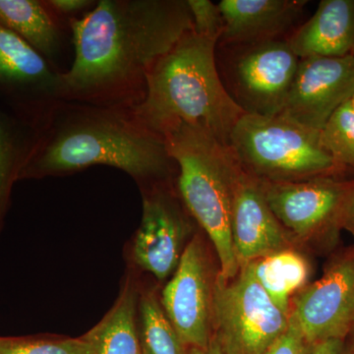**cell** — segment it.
<instances>
[{
    "label": "cell",
    "instance_id": "6da1fadb",
    "mask_svg": "<svg viewBox=\"0 0 354 354\" xmlns=\"http://www.w3.org/2000/svg\"><path fill=\"white\" fill-rule=\"evenodd\" d=\"M69 28L74 58L59 100L134 108L153 65L194 26L187 0H100Z\"/></svg>",
    "mask_w": 354,
    "mask_h": 354
},
{
    "label": "cell",
    "instance_id": "7a4b0ae2",
    "mask_svg": "<svg viewBox=\"0 0 354 354\" xmlns=\"http://www.w3.org/2000/svg\"><path fill=\"white\" fill-rule=\"evenodd\" d=\"M106 165L127 172L142 191L171 185L178 167L165 139L139 120L133 108L58 100L39 122L20 178H43Z\"/></svg>",
    "mask_w": 354,
    "mask_h": 354
},
{
    "label": "cell",
    "instance_id": "3957f363",
    "mask_svg": "<svg viewBox=\"0 0 354 354\" xmlns=\"http://www.w3.org/2000/svg\"><path fill=\"white\" fill-rule=\"evenodd\" d=\"M216 44L193 29L153 65L143 100L133 108L148 129L164 138L181 125H190L228 146L232 129L245 111L221 82Z\"/></svg>",
    "mask_w": 354,
    "mask_h": 354
},
{
    "label": "cell",
    "instance_id": "277c9868",
    "mask_svg": "<svg viewBox=\"0 0 354 354\" xmlns=\"http://www.w3.org/2000/svg\"><path fill=\"white\" fill-rule=\"evenodd\" d=\"M178 167L177 191L184 206L214 244L223 279L239 272L232 234L234 181L241 169L230 146L203 128L181 125L164 137Z\"/></svg>",
    "mask_w": 354,
    "mask_h": 354
},
{
    "label": "cell",
    "instance_id": "5b68a950",
    "mask_svg": "<svg viewBox=\"0 0 354 354\" xmlns=\"http://www.w3.org/2000/svg\"><path fill=\"white\" fill-rule=\"evenodd\" d=\"M320 133L281 115L245 113L230 137L242 169L260 181L293 183L344 172L321 144Z\"/></svg>",
    "mask_w": 354,
    "mask_h": 354
},
{
    "label": "cell",
    "instance_id": "8992f818",
    "mask_svg": "<svg viewBox=\"0 0 354 354\" xmlns=\"http://www.w3.org/2000/svg\"><path fill=\"white\" fill-rule=\"evenodd\" d=\"M290 324L260 285L253 262L234 278L216 274L213 288V337L223 354H265Z\"/></svg>",
    "mask_w": 354,
    "mask_h": 354
},
{
    "label": "cell",
    "instance_id": "52a82bcc",
    "mask_svg": "<svg viewBox=\"0 0 354 354\" xmlns=\"http://www.w3.org/2000/svg\"><path fill=\"white\" fill-rule=\"evenodd\" d=\"M232 60V95L245 113L279 115L297 72L299 58L286 39L236 46Z\"/></svg>",
    "mask_w": 354,
    "mask_h": 354
},
{
    "label": "cell",
    "instance_id": "ba28073f",
    "mask_svg": "<svg viewBox=\"0 0 354 354\" xmlns=\"http://www.w3.org/2000/svg\"><path fill=\"white\" fill-rule=\"evenodd\" d=\"M213 288L206 251L195 235L160 297L165 314L188 348H206L213 339Z\"/></svg>",
    "mask_w": 354,
    "mask_h": 354
},
{
    "label": "cell",
    "instance_id": "9c48e42d",
    "mask_svg": "<svg viewBox=\"0 0 354 354\" xmlns=\"http://www.w3.org/2000/svg\"><path fill=\"white\" fill-rule=\"evenodd\" d=\"M270 209L290 234L305 239L339 230V216L353 180L322 176L293 183L260 181Z\"/></svg>",
    "mask_w": 354,
    "mask_h": 354
},
{
    "label": "cell",
    "instance_id": "30bf717a",
    "mask_svg": "<svg viewBox=\"0 0 354 354\" xmlns=\"http://www.w3.org/2000/svg\"><path fill=\"white\" fill-rule=\"evenodd\" d=\"M142 194L143 213L133 241L132 258L144 271L164 281L176 271L187 245L192 216L171 185L156 186Z\"/></svg>",
    "mask_w": 354,
    "mask_h": 354
},
{
    "label": "cell",
    "instance_id": "8fae6325",
    "mask_svg": "<svg viewBox=\"0 0 354 354\" xmlns=\"http://www.w3.org/2000/svg\"><path fill=\"white\" fill-rule=\"evenodd\" d=\"M290 316L314 346L346 341L354 330V250L333 261L322 278L301 290Z\"/></svg>",
    "mask_w": 354,
    "mask_h": 354
},
{
    "label": "cell",
    "instance_id": "7c38bea8",
    "mask_svg": "<svg viewBox=\"0 0 354 354\" xmlns=\"http://www.w3.org/2000/svg\"><path fill=\"white\" fill-rule=\"evenodd\" d=\"M353 97V55L300 58L279 115L321 132L333 114Z\"/></svg>",
    "mask_w": 354,
    "mask_h": 354
},
{
    "label": "cell",
    "instance_id": "4fadbf2b",
    "mask_svg": "<svg viewBox=\"0 0 354 354\" xmlns=\"http://www.w3.org/2000/svg\"><path fill=\"white\" fill-rule=\"evenodd\" d=\"M232 234L239 267L290 248V232L270 209L259 180L241 165L234 181Z\"/></svg>",
    "mask_w": 354,
    "mask_h": 354
},
{
    "label": "cell",
    "instance_id": "5bb4252c",
    "mask_svg": "<svg viewBox=\"0 0 354 354\" xmlns=\"http://www.w3.org/2000/svg\"><path fill=\"white\" fill-rule=\"evenodd\" d=\"M307 3V0H221L218 6L225 27L218 44L241 46L283 39L281 37L299 22Z\"/></svg>",
    "mask_w": 354,
    "mask_h": 354
},
{
    "label": "cell",
    "instance_id": "9a60e30c",
    "mask_svg": "<svg viewBox=\"0 0 354 354\" xmlns=\"http://www.w3.org/2000/svg\"><path fill=\"white\" fill-rule=\"evenodd\" d=\"M298 58L344 57L354 50V0H322L286 39Z\"/></svg>",
    "mask_w": 354,
    "mask_h": 354
},
{
    "label": "cell",
    "instance_id": "2e32d148",
    "mask_svg": "<svg viewBox=\"0 0 354 354\" xmlns=\"http://www.w3.org/2000/svg\"><path fill=\"white\" fill-rule=\"evenodd\" d=\"M59 75L27 41L0 25V83L27 88L50 106L59 100Z\"/></svg>",
    "mask_w": 354,
    "mask_h": 354
},
{
    "label": "cell",
    "instance_id": "e0dca14e",
    "mask_svg": "<svg viewBox=\"0 0 354 354\" xmlns=\"http://www.w3.org/2000/svg\"><path fill=\"white\" fill-rule=\"evenodd\" d=\"M0 25L21 37L53 65L62 48L64 26L46 1L0 0Z\"/></svg>",
    "mask_w": 354,
    "mask_h": 354
},
{
    "label": "cell",
    "instance_id": "ac0fdd59",
    "mask_svg": "<svg viewBox=\"0 0 354 354\" xmlns=\"http://www.w3.org/2000/svg\"><path fill=\"white\" fill-rule=\"evenodd\" d=\"M138 301L134 281L127 279L113 308L88 332L94 354H141Z\"/></svg>",
    "mask_w": 354,
    "mask_h": 354
},
{
    "label": "cell",
    "instance_id": "d6986e66",
    "mask_svg": "<svg viewBox=\"0 0 354 354\" xmlns=\"http://www.w3.org/2000/svg\"><path fill=\"white\" fill-rule=\"evenodd\" d=\"M260 285L274 304L290 315L291 297L304 290L308 281L310 266L306 258L290 248L253 261Z\"/></svg>",
    "mask_w": 354,
    "mask_h": 354
},
{
    "label": "cell",
    "instance_id": "ffe728a7",
    "mask_svg": "<svg viewBox=\"0 0 354 354\" xmlns=\"http://www.w3.org/2000/svg\"><path fill=\"white\" fill-rule=\"evenodd\" d=\"M138 333L141 354H189L152 291L139 298Z\"/></svg>",
    "mask_w": 354,
    "mask_h": 354
},
{
    "label": "cell",
    "instance_id": "44dd1931",
    "mask_svg": "<svg viewBox=\"0 0 354 354\" xmlns=\"http://www.w3.org/2000/svg\"><path fill=\"white\" fill-rule=\"evenodd\" d=\"M32 149L20 141L17 128L0 111V230L10 204L13 183L20 178Z\"/></svg>",
    "mask_w": 354,
    "mask_h": 354
},
{
    "label": "cell",
    "instance_id": "7402d4cb",
    "mask_svg": "<svg viewBox=\"0 0 354 354\" xmlns=\"http://www.w3.org/2000/svg\"><path fill=\"white\" fill-rule=\"evenodd\" d=\"M351 101L333 114L320 133L323 148L346 172H354V108Z\"/></svg>",
    "mask_w": 354,
    "mask_h": 354
},
{
    "label": "cell",
    "instance_id": "603a6c76",
    "mask_svg": "<svg viewBox=\"0 0 354 354\" xmlns=\"http://www.w3.org/2000/svg\"><path fill=\"white\" fill-rule=\"evenodd\" d=\"M0 354H94L88 333L79 337H0Z\"/></svg>",
    "mask_w": 354,
    "mask_h": 354
},
{
    "label": "cell",
    "instance_id": "cb8c5ba5",
    "mask_svg": "<svg viewBox=\"0 0 354 354\" xmlns=\"http://www.w3.org/2000/svg\"><path fill=\"white\" fill-rule=\"evenodd\" d=\"M191 15H192L194 31L205 38L220 41L223 35V13L220 6L209 0H187Z\"/></svg>",
    "mask_w": 354,
    "mask_h": 354
},
{
    "label": "cell",
    "instance_id": "d4e9b609",
    "mask_svg": "<svg viewBox=\"0 0 354 354\" xmlns=\"http://www.w3.org/2000/svg\"><path fill=\"white\" fill-rule=\"evenodd\" d=\"M315 346L302 334L295 319L290 315L288 329L265 354H313Z\"/></svg>",
    "mask_w": 354,
    "mask_h": 354
},
{
    "label": "cell",
    "instance_id": "484cf974",
    "mask_svg": "<svg viewBox=\"0 0 354 354\" xmlns=\"http://www.w3.org/2000/svg\"><path fill=\"white\" fill-rule=\"evenodd\" d=\"M46 3L58 17L69 22L77 18L79 13L94 7L95 2L92 0H48Z\"/></svg>",
    "mask_w": 354,
    "mask_h": 354
},
{
    "label": "cell",
    "instance_id": "4316f807",
    "mask_svg": "<svg viewBox=\"0 0 354 354\" xmlns=\"http://www.w3.org/2000/svg\"><path fill=\"white\" fill-rule=\"evenodd\" d=\"M339 228L348 230L354 236V183L344 199L339 216Z\"/></svg>",
    "mask_w": 354,
    "mask_h": 354
},
{
    "label": "cell",
    "instance_id": "83f0119b",
    "mask_svg": "<svg viewBox=\"0 0 354 354\" xmlns=\"http://www.w3.org/2000/svg\"><path fill=\"white\" fill-rule=\"evenodd\" d=\"M313 354H349L344 339H330L316 344Z\"/></svg>",
    "mask_w": 354,
    "mask_h": 354
},
{
    "label": "cell",
    "instance_id": "f1b7e54d",
    "mask_svg": "<svg viewBox=\"0 0 354 354\" xmlns=\"http://www.w3.org/2000/svg\"><path fill=\"white\" fill-rule=\"evenodd\" d=\"M189 354H223V351L216 344L215 339H212L208 346L203 348H189Z\"/></svg>",
    "mask_w": 354,
    "mask_h": 354
},
{
    "label": "cell",
    "instance_id": "f546056e",
    "mask_svg": "<svg viewBox=\"0 0 354 354\" xmlns=\"http://www.w3.org/2000/svg\"><path fill=\"white\" fill-rule=\"evenodd\" d=\"M353 337H351V342H346V346H348V353L349 354H354V330H353Z\"/></svg>",
    "mask_w": 354,
    "mask_h": 354
},
{
    "label": "cell",
    "instance_id": "4dcf8cb0",
    "mask_svg": "<svg viewBox=\"0 0 354 354\" xmlns=\"http://www.w3.org/2000/svg\"><path fill=\"white\" fill-rule=\"evenodd\" d=\"M351 104H353V106L354 108V97H353V99H351Z\"/></svg>",
    "mask_w": 354,
    "mask_h": 354
},
{
    "label": "cell",
    "instance_id": "1f68e13d",
    "mask_svg": "<svg viewBox=\"0 0 354 354\" xmlns=\"http://www.w3.org/2000/svg\"><path fill=\"white\" fill-rule=\"evenodd\" d=\"M353 59H354V50H353Z\"/></svg>",
    "mask_w": 354,
    "mask_h": 354
}]
</instances>
